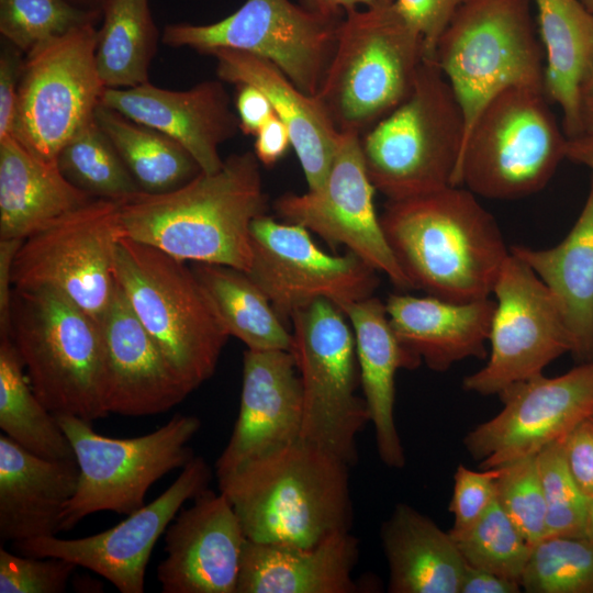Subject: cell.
I'll use <instances>...</instances> for the list:
<instances>
[{"label":"cell","mask_w":593,"mask_h":593,"mask_svg":"<svg viewBox=\"0 0 593 593\" xmlns=\"http://www.w3.org/2000/svg\"><path fill=\"white\" fill-rule=\"evenodd\" d=\"M391 0H304V5L332 16H343L359 5L372 7Z\"/></svg>","instance_id":"cell-52"},{"label":"cell","mask_w":593,"mask_h":593,"mask_svg":"<svg viewBox=\"0 0 593 593\" xmlns=\"http://www.w3.org/2000/svg\"><path fill=\"white\" fill-rule=\"evenodd\" d=\"M434 59L461 107L465 141L500 92L544 90L545 53L530 0H463L440 35Z\"/></svg>","instance_id":"cell-8"},{"label":"cell","mask_w":593,"mask_h":593,"mask_svg":"<svg viewBox=\"0 0 593 593\" xmlns=\"http://www.w3.org/2000/svg\"><path fill=\"white\" fill-rule=\"evenodd\" d=\"M211 480L209 463L194 456L167 490L118 525L82 538L54 535L15 541L14 548L21 555L59 558L86 568L121 593H143L146 568L157 540L182 505L209 489Z\"/></svg>","instance_id":"cell-19"},{"label":"cell","mask_w":593,"mask_h":593,"mask_svg":"<svg viewBox=\"0 0 593 593\" xmlns=\"http://www.w3.org/2000/svg\"><path fill=\"white\" fill-rule=\"evenodd\" d=\"M359 541L340 532L303 547L246 539L236 593H356Z\"/></svg>","instance_id":"cell-27"},{"label":"cell","mask_w":593,"mask_h":593,"mask_svg":"<svg viewBox=\"0 0 593 593\" xmlns=\"http://www.w3.org/2000/svg\"><path fill=\"white\" fill-rule=\"evenodd\" d=\"M463 0H394L402 16L421 34L425 58L434 59L438 40Z\"/></svg>","instance_id":"cell-45"},{"label":"cell","mask_w":593,"mask_h":593,"mask_svg":"<svg viewBox=\"0 0 593 593\" xmlns=\"http://www.w3.org/2000/svg\"><path fill=\"white\" fill-rule=\"evenodd\" d=\"M521 589L515 580L467 564L459 593H517Z\"/></svg>","instance_id":"cell-51"},{"label":"cell","mask_w":593,"mask_h":593,"mask_svg":"<svg viewBox=\"0 0 593 593\" xmlns=\"http://www.w3.org/2000/svg\"><path fill=\"white\" fill-rule=\"evenodd\" d=\"M74 5L90 10V11H98L102 13V10L108 2V0H67Z\"/></svg>","instance_id":"cell-55"},{"label":"cell","mask_w":593,"mask_h":593,"mask_svg":"<svg viewBox=\"0 0 593 593\" xmlns=\"http://www.w3.org/2000/svg\"><path fill=\"white\" fill-rule=\"evenodd\" d=\"M500 467L471 470L459 465L454 474L449 512L454 515L451 532H460L475 523L496 499L495 481Z\"/></svg>","instance_id":"cell-44"},{"label":"cell","mask_w":593,"mask_h":593,"mask_svg":"<svg viewBox=\"0 0 593 593\" xmlns=\"http://www.w3.org/2000/svg\"><path fill=\"white\" fill-rule=\"evenodd\" d=\"M580 113L583 134L593 135V71L580 92Z\"/></svg>","instance_id":"cell-54"},{"label":"cell","mask_w":593,"mask_h":593,"mask_svg":"<svg viewBox=\"0 0 593 593\" xmlns=\"http://www.w3.org/2000/svg\"><path fill=\"white\" fill-rule=\"evenodd\" d=\"M0 428L29 451L47 459H75L71 444L36 396L9 337H0Z\"/></svg>","instance_id":"cell-36"},{"label":"cell","mask_w":593,"mask_h":593,"mask_svg":"<svg viewBox=\"0 0 593 593\" xmlns=\"http://www.w3.org/2000/svg\"><path fill=\"white\" fill-rule=\"evenodd\" d=\"M190 266L230 336L251 350L291 349V328L245 271L219 264Z\"/></svg>","instance_id":"cell-33"},{"label":"cell","mask_w":593,"mask_h":593,"mask_svg":"<svg viewBox=\"0 0 593 593\" xmlns=\"http://www.w3.org/2000/svg\"><path fill=\"white\" fill-rule=\"evenodd\" d=\"M245 541L227 497L206 489L165 532L166 557L157 567L161 592L236 593Z\"/></svg>","instance_id":"cell-20"},{"label":"cell","mask_w":593,"mask_h":593,"mask_svg":"<svg viewBox=\"0 0 593 593\" xmlns=\"http://www.w3.org/2000/svg\"><path fill=\"white\" fill-rule=\"evenodd\" d=\"M305 227L267 214L250 228L251 262L246 272L290 325L300 309L326 299L337 306L373 295L378 271L355 254L331 255Z\"/></svg>","instance_id":"cell-16"},{"label":"cell","mask_w":593,"mask_h":593,"mask_svg":"<svg viewBox=\"0 0 593 593\" xmlns=\"http://www.w3.org/2000/svg\"><path fill=\"white\" fill-rule=\"evenodd\" d=\"M496 501L533 546L546 537V503L537 454L500 467Z\"/></svg>","instance_id":"cell-42"},{"label":"cell","mask_w":593,"mask_h":593,"mask_svg":"<svg viewBox=\"0 0 593 593\" xmlns=\"http://www.w3.org/2000/svg\"><path fill=\"white\" fill-rule=\"evenodd\" d=\"M76 459H47L0 435V538L21 541L54 536L76 492Z\"/></svg>","instance_id":"cell-26"},{"label":"cell","mask_w":593,"mask_h":593,"mask_svg":"<svg viewBox=\"0 0 593 593\" xmlns=\"http://www.w3.org/2000/svg\"><path fill=\"white\" fill-rule=\"evenodd\" d=\"M23 63L22 52L5 41L0 54V139L13 133Z\"/></svg>","instance_id":"cell-47"},{"label":"cell","mask_w":593,"mask_h":593,"mask_svg":"<svg viewBox=\"0 0 593 593\" xmlns=\"http://www.w3.org/2000/svg\"><path fill=\"white\" fill-rule=\"evenodd\" d=\"M23 239H0V337H9L13 294L12 266Z\"/></svg>","instance_id":"cell-50"},{"label":"cell","mask_w":593,"mask_h":593,"mask_svg":"<svg viewBox=\"0 0 593 593\" xmlns=\"http://www.w3.org/2000/svg\"><path fill=\"white\" fill-rule=\"evenodd\" d=\"M100 328L102 399L108 414L158 415L191 393L135 316L118 284Z\"/></svg>","instance_id":"cell-21"},{"label":"cell","mask_w":593,"mask_h":593,"mask_svg":"<svg viewBox=\"0 0 593 593\" xmlns=\"http://www.w3.org/2000/svg\"><path fill=\"white\" fill-rule=\"evenodd\" d=\"M113 272L135 316L193 392L214 374L230 335L191 266L120 236Z\"/></svg>","instance_id":"cell-5"},{"label":"cell","mask_w":593,"mask_h":593,"mask_svg":"<svg viewBox=\"0 0 593 593\" xmlns=\"http://www.w3.org/2000/svg\"><path fill=\"white\" fill-rule=\"evenodd\" d=\"M158 30L148 0H108L98 30L96 64L105 88H133L148 80Z\"/></svg>","instance_id":"cell-34"},{"label":"cell","mask_w":593,"mask_h":593,"mask_svg":"<svg viewBox=\"0 0 593 593\" xmlns=\"http://www.w3.org/2000/svg\"><path fill=\"white\" fill-rule=\"evenodd\" d=\"M121 236L184 262L245 272L251 262L250 228L268 198L254 152L230 155L214 172L200 171L160 193L143 190L118 202Z\"/></svg>","instance_id":"cell-1"},{"label":"cell","mask_w":593,"mask_h":593,"mask_svg":"<svg viewBox=\"0 0 593 593\" xmlns=\"http://www.w3.org/2000/svg\"><path fill=\"white\" fill-rule=\"evenodd\" d=\"M569 138L544 90L508 88L473 123L452 186L491 200H517L542 190L567 158Z\"/></svg>","instance_id":"cell-9"},{"label":"cell","mask_w":593,"mask_h":593,"mask_svg":"<svg viewBox=\"0 0 593 593\" xmlns=\"http://www.w3.org/2000/svg\"><path fill=\"white\" fill-rule=\"evenodd\" d=\"M463 142L461 107L430 58L421 64L409 97L360 135L368 176L389 201L452 186Z\"/></svg>","instance_id":"cell-6"},{"label":"cell","mask_w":593,"mask_h":593,"mask_svg":"<svg viewBox=\"0 0 593 593\" xmlns=\"http://www.w3.org/2000/svg\"><path fill=\"white\" fill-rule=\"evenodd\" d=\"M401 343L430 370L468 358L485 359L495 301L452 302L433 295L390 294L384 302Z\"/></svg>","instance_id":"cell-28"},{"label":"cell","mask_w":593,"mask_h":593,"mask_svg":"<svg viewBox=\"0 0 593 593\" xmlns=\"http://www.w3.org/2000/svg\"><path fill=\"white\" fill-rule=\"evenodd\" d=\"M492 294L489 359L462 380L463 390L480 395H499L544 373L549 363L571 351L568 331L547 287L511 251Z\"/></svg>","instance_id":"cell-15"},{"label":"cell","mask_w":593,"mask_h":593,"mask_svg":"<svg viewBox=\"0 0 593 593\" xmlns=\"http://www.w3.org/2000/svg\"><path fill=\"white\" fill-rule=\"evenodd\" d=\"M216 74L223 82L251 85L271 102L275 114L289 130L307 188L321 187L332 168L340 132L315 96L307 94L271 61L237 49L219 48Z\"/></svg>","instance_id":"cell-24"},{"label":"cell","mask_w":593,"mask_h":593,"mask_svg":"<svg viewBox=\"0 0 593 593\" xmlns=\"http://www.w3.org/2000/svg\"><path fill=\"white\" fill-rule=\"evenodd\" d=\"M9 338L40 401L54 415L93 422L102 399L100 323L49 288L13 289Z\"/></svg>","instance_id":"cell-7"},{"label":"cell","mask_w":593,"mask_h":593,"mask_svg":"<svg viewBox=\"0 0 593 593\" xmlns=\"http://www.w3.org/2000/svg\"><path fill=\"white\" fill-rule=\"evenodd\" d=\"M545 53L544 92L562 111V130L583 135L580 92L593 71V13L579 0H533Z\"/></svg>","instance_id":"cell-32"},{"label":"cell","mask_w":593,"mask_h":593,"mask_svg":"<svg viewBox=\"0 0 593 593\" xmlns=\"http://www.w3.org/2000/svg\"><path fill=\"white\" fill-rule=\"evenodd\" d=\"M254 136L253 152L260 165L265 167L276 165L292 146L288 127L276 114Z\"/></svg>","instance_id":"cell-49"},{"label":"cell","mask_w":593,"mask_h":593,"mask_svg":"<svg viewBox=\"0 0 593 593\" xmlns=\"http://www.w3.org/2000/svg\"><path fill=\"white\" fill-rule=\"evenodd\" d=\"M94 119L145 192L176 189L201 171L188 150L155 128L102 104Z\"/></svg>","instance_id":"cell-35"},{"label":"cell","mask_w":593,"mask_h":593,"mask_svg":"<svg viewBox=\"0 0 593 593\" xmlns=\"http://www.w3.org/2000/svg\"><path fill=\"white\" fill-rule=\"evenodd\" d=\"M449 533L468 566L519 582L533 546L496 499L471 526Z\"/></svg>","instance_id":"cell-38"},{"label":"cell","mask_w":593,"mask_h":593,"mask_svg":"<svg viewBox=\"0 0 593 593\" xmlns=\"http://www.w3.org/2000/svg\"><path fill=\"white\" fill-rule=\"evenodd\" d=\"M340 309L353 328L360 387L379 458L387 467L401 469L405 454L394 418L395 376L400 369H416L422 360L401 343L379 298L371 295Z\"/></svg>","instance_id":"cell-25"},{"label":"cell","mask_w":593,"mask_h":593,"mask_svg":"<svg viewBox=\"0 0 593 593\" xmlns=\"http://www.w3.org/2000/svg\"><path fill=\"white\" fill-rule=\"evenodd\" d=\"M390 593H459L467 567L449 532L405 503L381 526Z\"/></svg>","instance_id":"cell-31"},{"label":"cell","mask_w":593,"mask_h":593,"mask_svg":"<svg viewBox=\"0 0 593 593\" xmlns=\"http://www.w3.org/2000/svg\"><path fill=\"white\" fill-rule=\"evenodd\" d=\"M383 233L413 289L452 302L490 298L510 256L494 216L462 186L387 201Z\"/></svg>","instance_id":"cell-2"},{"label":"cell","mask_w":593,"mask_h":593,"mask_svg":"<svg viewBox=\"0 0 593 593\" xmlns=\"http://www.w3.org/2000/svg\"><path fill=\"white\" fill-rule=\"evenodd\" d=\"M94 23L43 43L24 58L12 136L45 160L57 161L100 105L105 87L96 64Z\"/></svg>","instance_id":"cell-13"},{"label":"cell","mask_w":593,"mask_h":593,"mask_svg":"<svg viewBox=\"0 0 593 593\" xmlns=\"http://www.w3.org/2000/svg\"><path fill=\"white\" fill-rule=\"evenodd\" d=\"M101 15L67 0H0V33L26 54Z\"/></svg>","instance_id":"cell-40"},{"label":"cell","mask_w":593,"mask_h":593,"mask_svg":"<svg viewBox=\"0 0 593 593\" xmlns=\"http://www.w3.org/2000/svg\"><path fill=\"white\" fill-rule=\"evenodd\" d=\"M235 100L239 130L246 135H255L275 114L268 97L251 85H237Z\"/></svg>","instance_id":"cell-48"},{"label":"cell","mask_w":593,"mask_h":593,"mask_svg":"<svg viewBox=\"0 0 593 593\" xmlns=\"http://www.w3.org/2000/svg\"><path fill=\"white\" fill-rule=\"evenodd\" d=\"M424 58L423 37L394 0L357 8L340 20L315 97L338 132L361 135L409 97Z\"/></svg>","instance_id":"cell-4"},{"label":"cell","mask_w":593,"mask_h":593,"mask_svg":"<svg viewBox=\"0 0 593 593\" xmlns=\"http://www.w3.org/2000/svg\"><path fill=\"white\" fill-rule=\"evenodd\" d=\"M289 323L290 351L302 388L300 438L354 467L357 438L370 416L357 393L360 376L353 328L342 309L326 299L298 310Z\"/></svg>","instance_id":"cell-11"},{"label":"cell","mask_w":593,"mask_h":593,"mask_svg":"<svg viewBox=\"0 0 593 593\" xmlns=\"http://www.w3.org/2000/svg\"><path fill=\"white\" fill-rule=\"evenodd\" d=\"M350 466L304 439L254 458L217 478L246 539L314 546L350 532Z\"/></svg>","instance_id":"cell-3"},{"label":"cell","mask_w":593,"mask_h":593,"mask_svg":"<svg viewBox=\"0 0 593 593\" xmlns=\"http://www.w3.org/2000/svg\"><path fill=\"white\" fill-rule=\"evenodd\" d=\"M567 158L593 172V135L583 134L568 142Z\"/></svg>","instance_id":"cell-53"},{"label":"cell","mask_w":593,"mask_h":593,"mask_svg":"<svg viewBox=\"0 0 593 593\" xmlns=\"http://www.w3.org/2000/svg\"><path fill=\"white\" fill-rule=\"evenodd\" d=\"M582 3L591 13H593V0H582Z\"/></svg>","instance_id":"cell-57"},{"label":"cell","mask_w":593,"mask_h":593,"mask_svg":"<svg viewBox=\"0 0 593 593\" xmlns=\"http://www.w3.org/2000/svg\"><path fill=\"white\" fill-rule=\"evenodd\" d=\"M499 398L501 411L463 438L466 450L482 469L535 455L591 417L593 361L578 363L557 377L541 373L514 383Z\"/></svg>","instance_id":"cell-18"},{"label":"cell","mask_w":593,"mask_h":593,"mask_svg":"<svg viewBox=\"0 0 593 593\" xmlns=\"http://www.w3.org/2000/svg\"><path fill=\"white\" fill-rule=\"evenodd\" d=\"M591 417H592V419H593V415H592Z\"/></svg>","instance_id":"cell-58"},{"label":"cell","mask_w":593,"mask_h":593,"mask_svg":"<svg viewBox=\"0 0 593 593\" xmlns=\"http://www.w3.org/2000/svg\"><path fill=\"white\" fill-rule=\"evenodd\" d=\"M510 251L525 261L550 292L574 360L593 361V178L579 217L559 244L545 249L512 245Z\"/></svg>","instance_id":"cell-29"},{"label":"cell","mask_w":593,"mask_h":593,"mask_svg":"<svg viewBox=\"0 0 593 593\" xmlns=\"http://www.w3.org/2000/svg\"><path fill=\"white\" fill-rule=\"evenodd\" d=\"M302 421V388L292 353L246 349L238 416L215 462L216 478L300 439Z\"/></svg>","instance_id":"cell-22"},{"label":"cell","mask_w":593,"mask_h":593,"mask_svg":"<svg viewBox=\"0 0 593 593\" xmlns=\"http://www.w3.org/2000/svg\"><path fill=\"white\" fill-rule=\"evenodd\" d=\"M564 457L575 483L582 493L593 495V419L578 424L562 439Z\"/></svg>","instance_id":"cell-46"},{"label":"cell","mask_w":593,"mask_h":593,"mask_svg":"<svg viewBox=\"0 0 593 593\" xmlns=\"http://www.w3.org/2000/svg\"><path fill=\"white\" fill-rule=\"evenodd\" d=\"M343 16H332L290 0H246L228 16L210 24L174 23L163 42L210 54L243 51L281 69L307 94L315 96L332 58Z\"/></svg>","instance_id":"cell-12"},{"label":"cell","mask_w":593,"mask_h":593,"mask_svg":"<svg viewBox=\"0 0 593 593\" xmlns=\"http://www.w3.org/2000/svg\"><path fill=\"white\" fill-rule=\"evenodd\" d=\"M548 536L584 537L588 497L568 468L562 440L537 452Z\"/></svg>","instance_id":"cell-41"},{"label":"cell","mask_w":593,"mask_h":593,"mask_svg":"<svg viewBox=\"0 0 593 593\" xmlns=\"http://www.w3.org/2000/svg\"><path fill=\"white\" fill-rule=\"evenodd\" d=\"M119 204L94 198L24 238L12 266L14 289H54L98 323L116 287L113 254Z\"/></svg>","instance_id":"cell-14"},{"label":"cell","mask_w":593,"mask_h":593,"mask_svg":"<svg viewBox=\"0 0 593 593\" xmlns=\"http://www.w3.org/2000/svg\"><path fill=\"white\" fill-rule=\"evenodd\" d=\"M77 566L59 558L11 553L0 548V593H61Z\"/></svg>","instance_id":"cell-43"},{"label":"cell","mask_w":593,"mask_h":593,"mask_svg":"<svg viewBox=\"0 0 593 593\" xmlns=\"http://www.w3.org/2000/svg\"><path fill=\"white\" fill-rule=\"evenodd\" d=\"M519 583L528 593H593V542L570 536L540 539Z\"/></svg>","instance_id":"cell-39"},{"label":"cell","mask_w":593,"mask_h":593,"mask_svg":"<svg viewBox=\"0 0 593 593\" xmlns=\"http://www.w3.org/2000/svg\"><path fill=\"white\" fill-rule=\"evenodd\" d=\"M100 104L172 138L203 172L222 167L220 145L239 130L222 80H206L182 91L150 82L124 89L105 88Z\"/></svg>","instance_id":"cell-23"},{"label":"cell","mask_w":593,"mask_h":593,"mask_svg":"<svg viewBox=\"0 0 593 593\" xmlns=\"http://www.w3.org/2000/svg\"><path fill=\"white\" fill-rule=\"evenodd\" d=\"M57 165L69 182L92 198L120 202L142 190L96 119L63 147Z\"/></svg>","instance_id":"cell-37"},{"label":"cell","mask_w":593,"mask_h":593,"mask_svg":"<svg viewBox=\"0 0 593 593\" xmlns=\"http://www.w3.org/2000/svg\"><path fill=\"white\" fill-rule=\"evenodd\" d=\"M584 537L593 542V495L588 497Z\"/></svg>","instance_id":"cell-56"},{"label":"cell","mask_w":593,"mask_h":593,"mask_svg":"<svg viewBox=\"0 0 593 593\" xmlns=\"http://www.w3.org/2000/svg\"><path fill=\"white\" fill-rule=\"evenodd\" d=\"M92 199L67 180L57 161L12 135L0 139V239H24Z\"/></svg>","instance_id":"cell-30"},{"label":"cell","mask_w":593,"mask_h":593,"mask_svg":"<svg viewBox=\"0 0 593 593\" xmlns=\"http://www.w3.org/2000/svg\"><path fill=\"white\" fill-rule=\"evenodd\" d=\"M372 184L362 157L360 135L342 132L324 183L304 193L287 192L273 201L284 222L315 233L331 246H344L400 290L412 284L399 265L377 214Z\"/></svg>","instance_id":"cell-17"},{"label":"cell","mask_w":593,"mask_h":593,"mask_svg":"<svg viewBox=\"0 0 593 593\" xmlns=\"http://www.w3.org/2000/svg\"><path fill=\"white\" fill-rule=\"evenodd\" d=\"M79 467L75 494L60 517V532L98 512L130 515L145 505L149 488L182 469L194 456L189 443L201 428L194 415H174L143 436L113 438L98 434L91 422L57 415Z\"/></svg>","instance_id":"cell-10"}]
</instances>
